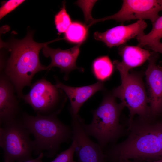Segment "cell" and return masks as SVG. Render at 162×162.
I'll return each instance as SVG.
<instances>
[{"instance_id": "1", "label": "cell", "mask_w": 162, "mask_h": 162, "mask_svg": "<svg viewBox=\"0 0 162 162\" xmlns=\"http://www.w3.org/2000/svg\"><path fill=\"white\" fill-rule=\"evenodd\" d=\"M32 32H28L23 39H14L2 45L8 49L10 54L5 62L3 72L14 85L20 98L23 95L22 91L26 86L30 87L34 76L38 73L49 70L40 62L39 54L45 46L59 40L58 38L43 43L35 41ZM4 47V46H3Z\"/></svg>"}, {"instance_id": "2", "label": "cell", "mask_w": 162, "mask_h": 162, "mask_svg": "<svg viewBox=\"0 0 162 162\" xmlns=\"http://www.w3.org/2000/svg\"><path fill=\"white\" fill-rule=\"evenodd\" d=\"M128 130L127 137L119 143L114 144L105 153L106 158L112 162H150L162 158L158 138L150 122L134 120Z\"/></svg>"}, {"instance_id": "3", "label": "cell", "mask_w": 162, "mask_h": 162, "mask_svg": "<svg viewBox=\"0 0 162 162\" xmlns=\"http://www.w3.org/2000/svg\"><path fill=\"white\" fill-rule=\"evenodd\" d=\"M20 119L34 137L35 155L45 152L47 158H53L62 144L72 140L71 127L61 122L56 116H33L23 112Z\"/></svg>"}, {"instance_id": "4", "label": "cell", "mask_w": 162, "mask_h": 162, "mask_svg": "<svg viewBox=\"0 0 162 162\" xmlns=\"http://www.w3.org/2000/svg\"><path fill=\"white\" fill-rule=\"evenodd\" d=\"M125 107L118 103L112 96L105 97L98 107L92 111L93 118L89 124L82 119L84 129L88 136L95 138L103 149L109 144H114L125 132L120 122V116Z\"/></svg>"}, {"instance_id": "5", "label": "cell", "mask_w": 162, "mask_h": 162, "mask_svg": "<svg viewBox=\"0 0 162 162\" xmlns=\"http://www.w3.org/2000/svg\"><path fill=\"white\" fill-rule=\"evenodd\" d=\"M121 84L114 89L113 95L119 98L129 111L128 126L137 115L140 120L150 121L151 112L148 96L141 76L139 74L118 70Z\"/></svg>"}, {"instance_id": "6", "label": "cell", "mask_w": 162, "mask_h": 162, "mask_svg": "<svg viewBox=\"0 0 162 162\" xmlns=\"http://www.w3.org/2000/svg\"><path fill=\"white\" fill-rule=\"evenodd\" d=\"M20 118L0 125V146L4 162H23L32 159L34 140Z\"/></svg>"}, {"instance_id": "7", "label": "cell", "mask_w": 162, "mask_h": 162, "mask_svg": "<svg viewBox=\"0 0 162 162\" xmlns=\"http://www.w3.org/2000/svg\"><path fill=\"white\" fill-rule=\"evenodd\" d=\"M30 87L29 92L21 99L37 114L57 116L61 112L66 101L62 89L45 78L37 80Z\"/></svg>"}, {"instance_id": "8", "label": "cell", "mask_w": 162, "mask_h": 162, "mask_svg": "<svg viewBox=\"0 0 162 162\" xmlns=\"http://www.w3.org/2000/svg\"><path fill=\"white\" fill-rule=\"evenodd\" d=\"M162 11V0H124L121 9L116 14L104 18L94 20V22L113 20L123 22L131 20L148 19L152 23Z\"/></svg>"}, {"instance_id": "9", "label": "cell", "mask_w": 162, "mask_h": 162, "mask_svg": "<svg viewBox=\"0 0 162 162\" xmlns=\"http://www.w3.org/2000/svg\"><path fill=\"white\" fill-rule=\"evenodd\" d=\"M72 140L75 141V154L78 162H105L106 156L103 149L89 138L82 126V119L78 115L72 116Z\"/></svg>"}, {"instance_id": "10", "label": "cell", "mask_w": 162, "mask_h": 162, "mask_svg": "<svg viewBox=\"0 0 162 162\" xmlns=\"http://www.w3.org/2000/svg\"><path fill=\"white\" fill-rule=\"evenodd\" d=\"M158 57V53L151 52L145 72L151 121L162 113V66L157 64Z\"/></svg>"}, {"instance_id": "11", "label": "cell", "mask_w": 162, "mask_h": 162, "mask_svg": "<svg viewBox=\"0 0 162 162\" xmlns=\"http://www.w3.org/2000/svg\"><path fill=\"white\" fill-rule=\"evenodd\" d=\"M15 87L3 72L0 74V124L20 119L23 112Z\"/></svg>"}, {"instance_id": "12", "label": "cell", "mask_w": 162, "mask_h": 162, "mask_svg": "<svg viewBox=\"0 0 162 162\" xmlns=\"http://www.w3.org/2000/svg\"><path fill=\"white\" fill-rule=\"evenodd\" d=\"M147 26L144 20H139L130 24L114 27L103 32H96L94 37L111 48L124 44L129 40L144 34Z\"/></svg>"}, {"instance_id": "13", "label": "cell", "mask_w": 162, "mask_h": 162, "mask_svg": "<svg viewBox=\"0 0 162 162\" xmlns=\"http://www.w3.org/2000/svg\"><path fill=\"white\" fill-rule=\"evenodd\" d=\"M82 43L66 50L60 48L54 49L46 45L42 49L44 56L50 57L51 62L47 66L49 70L54 67L59 68L62 72L65 74L64 79L67 80L69 73L75 69L83 71V69L76 65V61L80 52V47Z\"/></svg>"}, {"instance_id": "14", "label": "cell", "mask_w": 162, "mask_h": 162, "mask_svg": "<svg viewBox=\"0 0 162 162\" xmlns=\"http://www.w3.org/2000/svg\"><path fill=\"white\" fill-rule=\"evenodd\" d=\"M58 88L62 89L69 98L70 102V111L72 116L76 117L83 104L97 92L102 90L103 83L99 81L93 84L80 87L66 85L55 77Z\"/></svg>"}, {"instance_id": "15", "label": "cell", "mask_w": 162, "mask_h": 162, "mask_svg": "<svg viewBox=\"0 0 162 162\" xmlns=\"http://www.w3.org/2000/svg\"><path fill=\"white\" fill-rule=\"evenodd\" d=\"M122 62L115 60L113 64L118 70L129 72L131 69L142 65L148 60L151 52L139 46L124 45L118 49Z\"/></svg>"}, {"instance_id": "16", "label": "cell", "mask_w": 162, "mask_h": 162, "mask_svg": "<svg viewBox=\"0 0 162 162\" xmlns=\"http://www.w3.org/2000/svg\"><path fill=\"white\" fill-rule=\"evenodd\" d=\"M152 28L148 34H144L136 38L139 42L138 46L141 47L146 46L149 48L161 42L162 38V15L152 23Z\"/></svg>"}, {"instance_id": "17", "label": "cell", "mask_w": 162, "mask_h": 162, "mask_svg": "<svg viewBox=\"0 0 162 162\" xmlns=\"http://www.w3.org/2000/svg\"><path fill=\"white\" fill-rule=\"evenodd\" d=\"M113 70V64L107 56L99 57L93 62V73L95 77L100 82L109 78L112 75Z\"/></svg>"}, {"instance_id": "18", "label": "cell", "mask_w": 162, "mask_h": 162, "mask_svg": "<svg viewBox=\"0 0 162 162\" xmlns=\"http://www.w3.org/2000/svg\"><path fill=\"white\" fill-rule=\"evenodd\" d=\"M88 28L78 22L72 23L65 32V39L68 41L74 43H82L86 38Z\"/></svg>"}, {"instance_id": "19", "label": "cell", "mask_w": 162, "mask_h": 162, "mask_svg": "<svg viewBox=\"0 0 162 162\" xmlns=\"http://www.w3.org/2000/svg\"><path fill=\"white\" fill-rule=\"evenodd\" d=\"M54 22L58 34L65 33L72 23L71 20L66 9L65 3L60 11L55 16Z\"/></svg>"}, {"instance_id": "20", "label": "cell", "mask_w": 162, "mask_h": 162, "mask_svg": "<svg viewBox=\"0 0 162 162\" xmlns=\"http://www.w3.org/2000/svg\"><path fill=\"white\" fill-rule=\"evenodd\" d=\"M76 143L74 140L66 150L57 154L55 158L50 162H76L74 160Z\"/></svg>"}, {"instance_id": "21", "label": "cell", "mask_w": 162, "mask_h": 162, "mask_svg": "<svg viewBox=\"0 0 162 162\" xmlns=\"http://www.w3.org/2000/svg\"><path fill=\"white\" fill-rule=\"evenodd\" d=\"M24 0H9L4 3L0 8V19H2L18 6L22 4Z\"/></svg>"}, {"instance_id": "22", "label": "cell", "mask_w": 162, "mask_h": 162, "mask_svg": "<svg viewBox=\"0 0 162 162\" xmlns=\"http://www.w3.org/2000/svg\"><path fill=\"white\" fill-rule=\"evenodd\" d=\"M150 124L153 130L158 136L162 150V123L160 122H151Z\"/></svg>"}, {"instance_id": "23", "label": "cell", "mask_w": 162, "mask_h": 162, "mask_svg": "<svg viewBox=\"0 0 162 162\" xmlns=\"http://www.w3.org/2000/svg\"><path fill=\"white\" fill-rule=\"evenodd\" d=\"M154 52L162 53V42L160 43L149 47Z\"/></svg>"}, {"instance_id": "24", "label": "cell", "mask_w": 162, "mask_h": 162, "mask_svg": "<svg viewBox=\"0 0 162 162\" xmlns=\"http://www.w3.org/2000/svg\"><path fill=\"white\" fill-rule=\"evenodd\" d=\"M44 156V153L42 152L39 155V156L37 158L34 159H32L30 160L23 162H43L42 159Z\"/></svg>"}, {"instance_id": "25", "label": "cell", "mask_w": 162, "mask_h": 162, "mask_svg": "<svg viewBox=\"0 0 162 162\" xmlns=\"http://www.w3.org/2000/svg\"><path fill=\"white\" fill-rule=\"evenodd\" d=\"M124 162H135V161H131V160H127V161H125ZM162 162V158L159 159L158 160H155V161H152V162Z\"/></svg>"}, {"instance_id": "26", "label": "cell", "mask_w": 162, "mask_h": 162, "mask_svg": "<svg viewBox=\"0 0 162 162\" xmlns=\"http://www.w3.org/2000/svg\"><path fill=\"white\" fill-rule=\"evenodd\" d=\"M161 123H162V120L161 121H160Z\"/></svg>"}]
</instances>
